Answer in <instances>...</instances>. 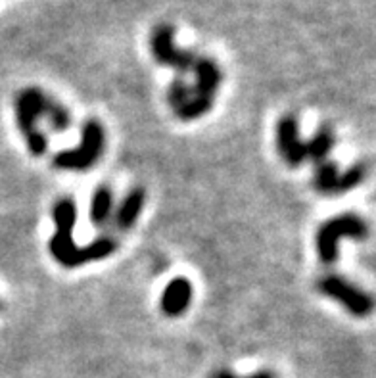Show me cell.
<instances>
[{"label":"cell","instance_id":"cell-14","mask_svg":"<svg viewBox=\"0 0 376 378\" xmlns=\"http://www.w3.org/2000/svg\"><path fill=\"white\" fill-rule=\"evenodd\" d=\"M43 117L48 119L50 127L54 129V133H65L67 129L72 127V116H70V112H67L58 100H54V98L46 97Z\"/></svg>","mask_w":376,"mask_h":378},{"label":"cell","instance_id":"cell-18","mask_svg":"<svg viewBox=\"0 0 376 378\" xmlns=\"http://www.w3.org/2000/svg\"><path fill=\"white\" fill-rule=\"evenodd\" d=\"M211 378H275V374L269 371H258L250 374V377H236V374L231 371H217L211 374Z\"/></svg>","mask_w":376,"mask_h":378},{"label":"cell","instance_id":"cell-6","mask_svg":"<svg viewBox=\"0 0 376 378\" xmlns=\"http://www.w3.org/2000/svg\"><path fill=\"white\" fill-rule=\"evenodd\" d=\"M173 37H175V29L171 26H160L152 35V54L156 58L157 64L169 65L173 70L181 71H192V65L196 62L194 52L182 50L179 46L173 45Z\"/></svg>","mask_w":376,"mask_h":378},{"label":"cell","instance_id":"cell-10","mask_svg":"<svg viewBox=\"0 0 376 378\" xmlns=\"http://www.w3.org/2000/svg\"><path fill=\"white\" fill-rule=\"evenodd\" d=\"M144 202H146V193H144L143 188L136 186V188L129 190V194L125 196L123 202L117 207L116 217H114L117 229H121V231L133 229V225L136 223L138 215L143 213Z\"/></svg>","mask_w":376,"mask_h":378},{"label":"cell","instance_id":"cell-16","mask_svg":"<svg viewBox=\"0 0 376 378\" xmlns=\"http://www.w3.org/2000/svg\"><path fill=\"white\" fill-rule=\"evenodd\" d=\"M190 98H192V87H190L184 79H181V77L173 79L167 90L169 106L173 108V112L182 108V106H184Z\"/></svg>","mask_w":376,"mask_h":378},{"label":"cell","instance_id":"cell-12","mask_svg":"<svg viewBox=\"0 0 376 378\" xmlns=\"http://www.w3.org/2000/svg\"><path fill=\"white\" fill-rule=\"evenodd\" d=\"M332 148H334V133L332 129L323 127L319 129L317 133L305 142V150H307V158H311L317 163L326 160V156L331 154Z\"/></svg>","mask_w":376,"mask_h":378},{"label":"cell","instance_id":"cell-7","mask_svg":"<svg viewBox=\"0 0 376 378\" xmlns=\"http://www.w3.org/2000/svg\"><path fill=\"white\" fill-rule=\"evenodd\" d=\"M277 146L280 156L290 167L302 166L307 160L305 142L299 139V123L294 116L280 117L277 125Z\"/></svg>","mask_w":376,"mask_h":378},{"label":"cell","instance_id":"cell-1","mask_svg":"<svg viewBox=\"0 0 376 378\" xmlns=\"http://www.w3.org/2000/svg\"><path fill=\"white\" fill-rule=\"evenodd\" d=\"M52 217L56 223V232L50 238L48 248L54 259L67 269L106 259L117 250V242L111 237H100L83 248H79L73 242V229L77 223V205L72 198H62L56 202L52 207Z\"/></svg>","mask_w":376,"mask_h":378},{"label":"cell","instance_id":"cell-9","mask_svg":"<svg viewBox=\"0 0 376 378\" xmlns=\"http://www.w3.org/2000/svg\"><path fill=\"white\" fill-rule=\"evenodd\" d=\"M192 71L196 75L192 97L214 98L217 89H219L221 81H223V73H221L219 65L209 58H196Z\"/></svg>","mask_w":376,"mask_h":378},{"label":"cell","instance_id":"cell-15","mask_svg":"<svg viewBox=\"0 0 376 378\" xmlns=\"http://www.w3.org/2000/svg\"><path fill=\"white\" fill-rule=\"evenodd\" d=\"M211 108H214V98L192 97L182 108L177 109L175 116L182 119V122H192V119L206 116Z\"/></svg>","mask_w":376,"mask_h":378},{"label":"cell","instance_id":"cell-13","mask_svg":"<svg viewBox=\"0 0 376 378\" xmlns=\"http://www.w3.org/2000/svg\"><path fill=\"white\" fill-rule=\"evenodd\" d=\"M338 180H340V171L334 161L324 160L317 163V171L313 177V186L321 194H336Z\"/></svg>","mask_w":376,"mask_h":378},{"label":"cell","instance_id":"cell-11","mask_svg":"<svg viewBox=\"0 0 376 378\" xmlns=\"http://www.w3.org/2000/svg\"><path fill=\"white\" fill-rule=\"evenodd\" d=\"M114 213V193L110 186L100 185L92 194L91 221L94 227H104Z\"/></svg>","mask_w":376,"mask_h":378},{"label":"cell","instance_id":"cell-4","mask_svg":"<svg viewBox=\"0 0 376 378\" xmlns=\"http://www.w3.org/2000/svg\"><path fill=\"white\" fill-rule=\"evenodd\" d=\"M104 127L96 119H89L81 129V142L73 150H64L54 158V167L64 171L91 169L104 152Z\"/></svg>","mask_w":376,"mask_h":378},{"label":"cell","instance_id":"cell-17","mask_svg":"<svg viewBox=\"0 0 376 378\" xmlns=\"http://www.w3.org/2000/svg\"><path fill=\"white\" fill-rule=\"evenodd\" d=\"M365 179V167L361 163L357 166H351L345 173H340V180H338L336 194L350 193L351 188L361 185V180Z\"/></svg>","mask_w":376,"mask_h":378},{"label":"cell","instance_id":"cell-8","mask_svg":"<svg viewBox=\"0 0 376 378\" xmlns=\"http://www.w3.org/2000/svg\"><path fill=\"white\" fill-rule=\"evenodd\" d=\"M192 296H194V288L190 281L184 276H177L163 290L160 308L167 317H179L188 309Z\"/></svg>","mask_w":376,"mask_h":378},{"label":"cell","instance_id":"cell-3","mask_svg":"<svg viewBox=\"0 0 376 378\" xmlns=\"http://www.w3.org/2000/svg\"><path fill=\"white\" fill-rule=\"evenodd\" d=\"M369 227L355 213H344L324 221L317 231V252L324 265H332L338 259V242L342 238L365 240Z\"/></svg>","mask_w":376,"mask_h":378},{"label":"cell","instance_id":"cell-2","mask_svg":"<svg viewBox=\"0 0 376 378\" xmlns=\"http://www.w3.org/2000/svg\"><path fill=\"white\" fill-rule=\"evenodd\" d=\"M45 100L46 94H43V90L35 89V87L23 89L16 97V122H18L21 135L26 136L29 152L37 158L45 156L48 150V141H46L45 133L37 127V123L45 112Z\"/></svg>","mask_w":376,"mask_h":378},{"label":"cell","instance_id":"cell-5","mask_svg":"<svg viewBox=\"0 0 376 378\" xmlns=\"http://www.w3.org/2000/svg\"><path fill=\"white\" fill-rule=\"evenodd\" d=\"M317 288L321 294L328 296L338 303H342L350 313L355 317H367L372 311V300L365 290L357 288L355 284L345 281L344 276L326 275L317 282Z\"/></svg>","mask_w":376,"mask_h":378}]
</instances>
